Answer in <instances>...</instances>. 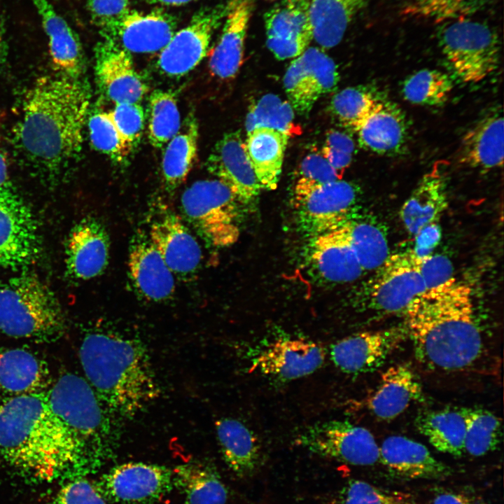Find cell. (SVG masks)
<instances>
[{
    "label": "cell",
    "mask_w": 504,
    "mask_h": 504,
    "mask_svg": "<svg viewBox=\"0 0 504 504\" xmlns=\"http://www.w3.org/2000/svg\"><path fill=\"white\" fill-rule=\"evenodd\" d=\"M416 360L432 371H488L489 342L469 285L453 279L426 290L404 312Z\"/></svg>",
    "instance_id": "6da1fadb"
},
{
    "label": "cell",
    "mask_w": 504,
    "mask_h": 504,
    "mask_svg": "<svg viewBox=\"0 0 504 504\" xmlns=\"http://www.w3.org/2000/svg\"><path fill=\"white\" fill-rule=\"evenodd\" d=\"M89 106V90L79 78H38L25 94L15 132L26 162L43 176H59L80 152Z\"/></svg>",
    "instance_id": "7a4b0ae2"
},
{
    "label": "cell",
    "mask_w": 504,
    "mask_h": 504,
    "mask_svg": "<svg viewBox=\"0 0 504 504\" xmlns=\"http://www.w3.org/2000/svg\"><path fill=\"white\" fill-rule=\"evenodd\" d=\"M0 456L40 482L97 463L53 412L43 392L9 397L0 404Z\"/></svg>",
    "instance_id": "3957f363"
},
{
    "label": "cell",
    "mask_w": 504,
    "mask_h": 504,
    "mask_svg": "<svg viewBox=\"0 0 504 504\" xmlns=\"http://www.w3.org/2000/svg\"><path fill=\"white\" fill-rule=\"evenodd\" d=\"M79 358L86 380L115 418L133 417L159 396L149 356L139 340L90 332L81 342Z\"/></svg>",
    "instance_id": "277c9868"
},
{
    "label": "cell",
    "mask_w": 504,
    "mask_h": 504,
    "mask_svg": "<svg viewBox=\"0 0 504 504\" xmlns=\"http://www.w3.org/2000/svg\"><path fill=\"white\" fill-rule=\"evenodd\" d=\"M66 328L62 307L37 276L21 274L0 282V331L39 342L59 339Z\"/></svg>",
    "instance_id": "5b68a950"
},
{
    "label": "cell",
    "mask_w": 504,
    "mask_h": 504,
    "mask_svg": "<svg viewBox=\"0 0 504 504\" xmlns=\"http://www.w3.org/2000/svg\"><path fill=\"white\" fill-rule=\"evenodd\" d=\"M53 412L67 426L97 463L111 451L118 437L115 416L83 377L67 372L48 392Z\"/></svg>",
    "instance_id": "8992f818"
},
{
    "label": "cell",
    "mask_w": 504,
    "mask_h": 504,
    "mask_svg": "<svg viewBox=\"0 0 504 504\" xmlns=\"http://www.w3.org/2000/svg\"><path fill=\"white\" fill-rule=\"evenodd\" d=\"M437 37L445 58L464 82H480L498 66L499 36L486 23L465 18L446 22Z\"/></svg>",
    "instance_id": "52a82bcc"
},
{
    "label": "cell",
    "mask_w": 504,
    "mask_h": 504,
    "mask_svg": "<svg viewBox=\"0 0 504 504\" xmlns=\"http://www.w3.org/2000/svg\"><path fill=\"white\" fill-rule=\"evenodd\" d=\"M181 204L190 223L213 246H227L237 240L242 204L222 181L194 182L183 192Z\"/></svg>",
    "instance_id": "ba28073f"
},
{
    "label": "cell",
    "mask_w": 504,
    "mask_h": 504,
    "mask_svg": "<svg viewBox=\"0 0 504 504\" xmlns=\"http://www.w3.org/2000/svg\"><path fill=\"white\" fill-rule=\"evenodd\" d=\"M426 290L412 250L390 254L365 286L363 307L381 315L404 312Z\"/></svg>",
    "instance_id": "9c48e42d"
},
{
    "label": "cell",
    "mask_w": 504,
    "mask_h": 504,
    "mask_svg": "<svg viewBox=\"0 0 504 504\" xmlns=\"http://www.w3.org/2000/svg\"><path fill=\"white\" fill-rule=\"evenodd\" d=\"M295 441L312 453L351 465H370L379 460V447L370 431L346 420L309 426Z\"/></svg>",
    "instance_id": "30bf717a"
},
{
    "label": "cell",
    "mask_w": 504,
    "mask_h": 504,
    "mask_svg": "<svg viewBox=\"0 0 504 504\" xmlns=\"http://www.w3.org/2000/svg\"><path fill=\"white\" fill-rule=\"evenodd\" d=\"M293 195L298 226L311 238L339 229L352 216L357 190L340 179L293 190Z\"/></svg>",
    "instance_id": "8fae6325"
},
{
    "label": "cell",
    "mask_w": 504,
    "mask_h": 504,
    "mask_svg": "<svg viewBox=\"0 0 504 504\" xmlns=\"http://www.w3.org/2000/svg\"><path fill=\"white\" fill-rule=\"evenodd\" d=\"M40 251L38 226L31 209L12 186L0 188V266L26 267Z\"/></svg>",
    "instance_id": "7c38bea8"
},
{
    "label": "cell",
    "mask_w": 504,
    "mask_h": 504,
    "mask_svg": "<svg viewBox=\"0 0 504 504\" xmlns=\"http://www.w3.org/2000/svg\"><path fill=\"white\" fill-rule=\"evenodd\" d=\"M226 12L227 3L195 13L160 51L157 61L160 70L168 76L180 77L194 69L206 57L212 35Z\"/></svg>",
    "instance_id": "4fadbf2b"
},
{
    "label": "cell",
    "mask_w": 504,
    "mask_h": 504,
    "mask_svg": "<svg viewBox=\"0 0 504 504\" xmlns=\"http://www.w3.org/2000/svg\"><path fill=\"white\" fill-rule=\"evenodd\" d=\"M95 24L104 38L130 53L160 52L177 31L176 18L161 9L146 13L127 9Z\"/></svg>",
    "instance_id": "5bb4252c"
},
{
    "label": "cell",
    "mask_w": 504,
    "mask_h": 504,
    "mask_svg": "<svg viewBox=\"0 0 504 504\" xmlns=\"http://www.w3.org/2000/svg\"><path fill=\"white\" fill-rule=\"evenodd\" d=\"M94 482L106 500L118 504L152 503L174 485L170 470L141 462L117 465Z\"/></svg>",
    "instance_id": "9a60e30c"
},
{
    "label": "cell",
    "mask_w": 504,
    "mask_h": 504,
    "mask_svg": "<svg viewBox=\"0 0 504 504\" xmlns=\"http://www.w3.org/2000/svg\"><path fill=\"white\" fill-rule=\"evenodd\" d=\"M339 79L335 62L321 49L309 47L290 62L284 85L294 111L307 115L322 95L336 88Z\"/></svg>",
    "instance_id": "2e32d148"
},
{
    "label": "cell",
    "mask_w": 504,
    "mask_h": 504,
    "mask_svg": "<svg viewBox=\"0 0 504 504\" xmlns=\"http://www.w3.org/2000/svg\"><path fill=\"white\" fill-rule=\"evenodd\" d=\"M407 336L405 327L357 332L332 344L330 358L343 372L353 374L371 372L384 363Z\"/></svg>",
    "instance_id": "e0dca14e"
},
{
    "label": "cell",
    "mask_w": 504,
    "mask_h": 504,
    "mask_svg": "<svg viewBox=\"0 0 504 504\" xmlns=\"http://www.w3.org/2000/svg\"><path fill=\"white\" fill-rule=\"evenodd\" d=\"M264 21L267 46L278 59L297 57L314 39L307 0H281L265 13Z\"/></svg>",
    "instance_id": "ac0fdd59"
},
{
    "label": "cell",
    "mask_w": 504,
    "mask_h": 504,
    "mask_svg": "<svg viewBox=\"0 0 504 504\" xmlns=\"http://www.w3.org/2000/svg\"><path fill=\"white\" fill-rule=\"evenodd\" d=\"M208 171L225 184L242 205H249L262 190L239 132L225 134L206 160Z\"/></svg>",
    "instance_id": "d6986e66"
},
{
    "label": "cell",
    "mask_w": 504,
    "mask_h": 504,
    "mask_svg": "<svg viewBox=\"0 0 504 504\" xmlns=\"http://www.w3.org/2000/svg\"><path fill=\"white\" fill-rule=\"evenodd\" d=\"M324 349L302 338H283L271 342L252 360V370L280 380L289 381L309 375L321 368Z\"/></svg>",
    "instance_id": "ffe728a7"
},
{
    "label": "cell",
    "mask_w": 504,
    "mask_h": 504,
    "mask_svg": "<svg viewBox=\"0 0 504 504\" xmlns=\"http://www.w3.org/2000/svg\"><path fill=\"white\" fill-rule=\"evenodd\" d=\"M95 73L100 88L115 104L139 103L148 92L130 52L110 40L104 38L96 46Z\"/></svg>",
    "instance_id": "44dd1931"
},
{
    "label": "cell",
    "mask_w": 504,
    "mask_h": 504,
    "mask_svg": "<svg viewBox=\"0 0 504 504\" xmlns=\"http://www.w3.org/2000/svg\"><path fill=\"white\" fill-rule=\"evenodd\" d=\"M160 213L150 225V239L173 274L195 273L202 258L198 241L177 214L169 209Z\"/></svg>",
    "instance_id": "7402d4cb"
},
{
    "label": "cell",
    "mask_w": 504,
    "mask_h": 504,
    "mask_svg": "<svg viewBox=\"0 0 504 504\" xmlns=\"http://www.w3.org/2000/svg\"><path fill=\"white\" fill-rule=\"evenodd\" d=\"M129 276L136 293L151 302L169 299L175 290L173 272L147 233L137 232L129 248Z\"/></svg>",
    "instance_id": "603a6c76"
},
{
    "label": "cell",
    "mask_w": 504,
    "mask_h": 504,
    "mask_svg": "<svg viewBox=\"0 0 504 504\" xmlns=\"http://www.w3.org/2000/svg\"><path fill=\"white\" fill-rule=\"evenodd\" d=\"M109 237L104 225L92 217L80 220L71 230L66 246L67 273L79 280L91 279L106 268Z\"/></svg>",
    "instance_id": "cb8c5ba5"
},
{
    "label": "cell",
    "mask_w": 504,
    "mask_h": 504,
    "mask_svg": "<svg viewBox=\"0 0 504 504\" xmlns=\"http://www.w3.org/2000/svg\"><path fill=\"white\" fill-rule=\"evenodd\" d=\"M255 0L227 2L225 23L218 42L209 58V66L215 76L227 79L238 72L243 60L244 42Z\"/></svg>",
    "instance_id": "d4e9b609"
},
{
    "label": "cell",
    "mask_w": 504,
    "mask_h": 504,
    "mask_svg": "<svg viewBox=\"0 0 504 504\" xmlns=\"http://www.w3.org/2000/svg\"><path fill=\"white\" fill-rule=\"evenodd\" d=\"M307 257L312 269L328 282L353 281L364 272L342 227L311 237Z\"/></svg>",
    "instance_id": "484cf974"
},
{
    "label": "cell",
    "mask_w": 504,
    "mask_h": 504,
    "mask_svg": "<svg viewBox=\"0 0 504 504\" xmlns=\"http://www.w3.org/2000/svg\"><path fill=\"white\" fill-rule=\"evenodd\" d=\"M392 473L407 479H444L450 467L436 459L424 444L401 435L386 438L379 447V460Z\"/></svg>",
    "instance_id": "4316f807"
},
{
    "label": "cell",
    "mask_w": 504,
    "mask_h": 504,
    "mask_svg": "<svg viewBox=\"0 0 504 504\" xmlns=\"http://www.w3.org/2000/svg\"><path fill=\"white\" fill-rule=\"evenodd\" d=\"M423 398L421 385L407 364H396L383 372L376 391L367 400V407L378 419L391 420L412 402Z\"/></svg>",
    "instance_id": "83f0119b"
},
{
    "label": "cell",
    "mask_w": 504,
    "mask_h": 504,
    "mask_svg": "<svg viewBox=\"0 0 504 504\" xmlns=\"http://www.w3.org/2000/svg\"><path fill=\"white\" fill-rule=\"evenodd\" d=\"M48 38L51 61L59 75L79 78L83 68L80 40L48 0H31Z\"/></svg>",
    "instance_id": "f1b7e54d"
},
{
    "label": "cell",
    "mask_w": 504,
    "mask_h": 504,
    "mask_svg": "<svg viewBox=\"0 0 504 504\" xmlns=\"http://www.w3.org/2000/svg\"><path fill=\"white\" fill-rule=\"evenodd\" d=\"M356 132L360 144L365 149L391 155L403 149L408 127L402 110L394 103L383 100Z\"/></svg>",
    "instance_id": "f546056e"
},
{
    "label": "cell",
    "mask_w": 504,
    "mask_h": 504,
    "mask_svg": "<svg viewBox=\"0 0 504 504\" xmlns=\"http://www.w3.org/2000/svg\"><path fill=\"white\" fill-rule=\"evenodd\" d=\"M503 118L496 112L477 122L463 136L458 151L460 163L489 170L503 164Z\"/></svg>",
    "instance_id": "4dcf8cb0"
},
{
    "label": "cell",
    "mask_w": 504,
    "mask_h": 504,
    "mask_svg": "<svg viewBox=\"0 0 504 504\" xmlns=\"http://www.w3.org/2000/svg\"><path fill=\"white\" fill-rule=\"evenodd\" d=\"M46 364L22 348L0 349V393L10 397L44 392L48 385Z\"/></svg>",
    "instance_id": "1f68e13d"
},
{
    "label": "cell",
    "mask_w": 504,
    "mask_h": 504,
    "mask_svg": "<svg viewBox=\"0 0 504 504\" xmlns=\"http://www.w3.org/2000/svg\"><path fill=\"white\" fill-rule=\"evenodd\" d=\"M447 206L446 186L438 164L426 174L405 202L400 216L413 236L426 225L437 222Z\"/></svg>",
    "instance_id": "d6a6232c"
},
{
    "label": "cell",
    "mask_w": 504,
    "mask_h": 504,
    "mask_svg": "<svg viewBox=\"0 0 504 504\" xmlns=\"http://www.w3.org/2000/svg\"><path fill=\"white\" fill-rule=\"evenodd\" d=\"M289 138L268 127H258L247 133L245 148L261 189L276 188Z\"/></svg>",
    "instance_id": "836d02e7"
},
{
    "label": "cell",
    "mask_w": 504,
    "mask_h": 504,
    "mask_svg": "<svg viewBox=\"0 0 504 504\" xmlns=\"http://www.w3.org/2000/svg\"><path fill=\"white\" fill-rule=\"evenodd\" d=\"M372 0H307L314 40L323 48L340 43L354 18Z\"/></svg>",
    "instance_id": "e575fe53"
},
{
    "label": "cell",
    "mask_w": 504,
    "mask_h": 504,
    "mask_svg": "<svg viewBox=\"0 0 504 504\" xmlns=\"http://www.w3.org/2000/svg\"><path fill=\"white\" fill-rule=\"evenodd\" d=\"M220 450L228 467L239 477L251 475L260 460V447L254 433L241 421L223 418L216 423Z\"/></svg>",
    "instance_id": "d590c367"
},
{
    "label": "cell",
    "mask_w": 504,
    "mask_h": 504,
    "mask_svg": "<svg viewBox=\"0 0 504 504\" xmlns=\"http://www.w3.org/2000/svg\"><path fill=\"white\" fill-rule=\"evenodd\" d=\"M415 425L438 451L454 456H461L465 452L463 407L421 412L416 417Z\"/></svg>",
    "instance_id": "8d00e7d4"
},
{
    "label": "cell",
    "mask_w": 504,
    "mask_h": 504,
    "mask_svg": "<svg viewBox=\"0 0 504 504\" xmlns=\"http://www.w3.org/2000/svg\"><path fill=\"white\" fill-rule=\"evenodd\" d=\"M198 138V122L194 115L189 114L164 150L162 174L168 189L178 187L192 169L197 158Z\"/></svg>",
    "instance_id": "74e56055"
},
{
    "label": "cell",
    "mask_w": 504,
    "mask_h": 504,
    "mask_svg": "<svg viewBox=\"0 0 504 504\" xmlns=\"http://www.w3.org/2000/svg\"><path fill=\"white\" fill-rule=\"evenodd\" d=\"M173 483L183 493L188 504H225L227 492L212 468L200 463L177 466Z\"/></svg>",
    "instance_id": "f35d334b"
},
{
    "label": "cell",
    "mask_w": 504,
    "mask_h": 504,
    "mask_svg": "<svg viewBox=\"0 0 504 504\" xmlns=\"http://www.w3.org/2000/svg\"><path fill=\"white\" fill-rule=\"evenodd\" d=\"M341 227L364 272L377 270L389 256L386 233L375 222L351 216Z\"/></svg>",
    "instance_id": "ab89813d"
},
{
    "label": "cell",
    "mask_w": 504,
    "mask_h": 504,
    "mask_svg": "<svg viewBox=\"0 0 504 504\" xmlns=\"http://www.w3.org/2000/svg\"><path fill=\"white\" fill-rule=\"evenodd\" d=\"M148 101V136L150 144L160 148L181 128L177 99L172 91L157 90L152 92Z\"/></svg>",
    "instance_id": "60d3db41"
},
{
    "label": "cell",
    "mask_w": 504,
    "mask_h": 504,
    "mask_svg": "<svg viewBox=\"0 0 504 504\" xmlns=\"http://www.w3.org/2000/svg\"><path fill=\"white\" fill-rule=\"evenodd\" d=\"M465 418L464 451L481 456L498 448L502 440L501 421L481 407H463Z\"/></svg>",
    "instance_id": "b9f144b4"
},
{
    "label": "cell",
    "mask_w": 504,
    "mask_h": 504,
    "mask_svg": "<svg viewBox=\"0 0 504 504\" xmlns=\"http://www.w3.org/2000/svg\"><path fill=\"white\" fill-rule=\"evenodd\" d=\"M245 127L247 133L258 127L276 130L289 137L301 133V128L295 122L290 104L273 94L261 97L250 106Z\"/></svg>",
    "instance_id": "7bdbcfd3"
},
{
    "label": "cell",
    "mask_w": 504,
    "mask_h": 504,
    "mask_svg": "<svg viewBox=\"0 0 504 504\" xmlns=\"http://www.w3.org/2000/svg\"><path fill=\"white\" fill-rule=\"evenodd\" d=\"M382 101L365 87H349L332 98L330 111L342 126L356 132Z\"/></svg>",
    "instance_id": "ee69618b"
},
{
    "label": "cell",
    "mask_w": 504,
    "mask_h": 504,
    "mask_svg": "<svg viewBox=\"0 0 504 504\" xmlns=\"http://www.w3.org/2000/svg\"><path fill=\"white\" fill-rule=\"evenodd\" d=\"M452 83L444 73L435 69H422L408 77L402 88L408 102L424 106H439L448 99Z\"/></svg>",
    "instance_id": "f6af8a7d"
},
{
    "label": "cell",
    "mask_w": 504,
    "mask_h": 504,
    "mask_svg": "<svg viewBox=\"0 0 504 504\" xmlns=\"http://www.w3.org/2000/svg\"><path fill=\"white\" fill-rule=\"evenodd\" d=\"M90 139L93 147L112 160L124 162L132 148L123 139L110 113H94L88 120Z\"/></svg>",
    "instance_id": "bcb514c9"
},
{
    "label": "cell",
    "mask_w": 504,
    "mask_h": 504,
    "mask_svg": "<svg viewBox=\"0 0 504 504\" xmlns=\"http://www.w3.org/2000/svg\"><path fill=\"white\" fill-rule=\"evenodd\" d=\"M479 0H409L403 13L435 22L465 18L476 12Z\"/></svg>",
    "instance_id": "7dc6e473"
},
{
    "label": "cell",
    "mask_w": 504,
    "mask_h": 504,
    "mask_svg": "<svg viewBox=\"0 0 504 504\" xmlns=\"http://www.w3.org/2000/svg\"><path fill=\"white\" fill-rule=\"evenodd\" d=\"M342 504H414L409 493L379 488L365 481L350 480L341 492Z\"/></svg>",
    "instance_id": "c3c4849f"
},
{
    "label": "cell",
    "mask_w": 504,
    "mask_h": 504,
    "mask_svg": "<svg viewBox=\"0 0 504 504\" xmlns=\"http://www.w3.org/2000/svg\"><path fill=\"white\" fill-rule=\"evenodd\" d=\"M340 179L342 178L321 152H312L300 164L293 190H304Z\"/></svg>",
    "instance_id": "681fc988"
},
{
    "label": "cell",
    "mask_w": 504,
    "mask_h": 504,
    "mask_svg": "<svg viewBox=\"0 0 504 504\" xmlns=\"http://www.w3.org/2000/svg\"><path fill=\"white\" fill-rule=\"evenodd\" d=\"M123 139L133 148L141 136L144 125V109L139 103L115 104L109 112Z\"/></svg>",
    "instance_id": "f907efd6"
},
{
    "label": "cell",
    "mask_w": 504,
    "mask_h": 504,
    "mask_svg": "<svg viewBox=\"0 0 504 504\" xmlns=\"http://www.w3.org/2000/svg\"><path fill=\"white\" fill-rule=\"evenodd\" d=\"M354 150L355 144L350 136L331 130L327 133L321 153L342 178L343 172L351 162Z\"/></svg>",
    "instance_id": "816d5d0a"
},
{
    "label": "cell",
    "mask_w": 504,
    "mask_h": 504,
    "mask_svg": "<svg viewBox=\"0 0 504 504\" xmlns=\"http://www.w3.org/2000/svg\"><path fill=\"white\" fill-rule=\"evenodd\" d=\"M51 504L107 503L94 482L85 478H76L62 486Z\"/></svg>",
    "instance_id": "f5cc1de1"
},
{
    "label": "cell",
    "mask_w": 504,
    "mask_h": 504,
    "mask_svg": "<svg viewBox=\"0 0 504 504\" xmlns=\"http://www.w3.org/2000/svg\"><path fill=\"white\" fill-rule=\"evenodd\" d=\"M419 268L426 290L436 288L454 277V267L449 259L439 254L418 258Z\"/></svg>",
    "instance_id": "db71d44e"
},
{
    "label": "cell",
    "mask_w": 504,
    "mask_h": 504,
    "mask_svg": "<svg viewBox=\"0 0 504 504\" xmlns=\"http://www.w3.org/2000/svg\"><path fill=\"white\" fill-rule=\"evenodd\" d=\"M414 237V246L412 251L416 258H422L433 254L442 237L441 228L434 222L421 228Z\"/></svg>",
    "instance_id": "11a10c76"
},
{
    "label": "cell",
    "mask_w": 504,
    "mask_h": 504,
    "mask_svg": "<svg viewBox=\"0 0 504 504\" xmlns=\"http://www.w3.org/2000/svg\"><path fill=\"white\" fill-rule=\"evenodd\" d=\"M130 0H90L88 8L94 23L114 18L129 9Z\"/></svg>",
    "instance_id": "9f6ffc18"
},
{
    "label": "cell",
    "mask_w": 504,
    "mask_h": 504,
    "mask_svg": "<svg viewBox=\"0 0 504 504\" xmlns=\"http://www.w3.org/2000/svg\"><path fill=\"white\" fill-rule=\"evenodd\" d=\"M433 504H477L476 500L465 493L442 491L435 496Z\"/></svg>",
    "instance_id": "6f0895ef"
},
{
    "label": "cell",
    "mask_w": 504,
    "mask_h": 504,
    "mask_svg": "<svg viewBox=\"0 0 504 504\" xmlns=\"http://www.w3.org/2000/svg\"><path fill=\"white\" fill-rule=\"evenodd\" d=\"M6 158L0 151V188L10 187Z\"/></svg>",
    "instance_id": "680465c9"
},
{
    "label": "cell",
    "mask_w": 504,
    "mask_h": 504,
    "mask_svg": "<svg viewBox=\"0 0 504 504\" xmlns=\"http://www.w3.org/2000/svg\"><path fill=\"white\" fill-rule=\"evenodd\" d=\"M148 4H159L164 6H181L186 4L195 0H145Z\"/></svg>",
    "instance_id": "91938a15"
},
{
    "label": "cell",
    "mask_w": 504,
    "mask_h": 504,
    "mask_svg": "<svg viewBox=\"0 0 504 504\" xmlns=\"http://www.w3.org/2000/svg\"><path fill=\"white\" fill-rule=\"evenodd\" d=\"M5 50L4 34L2 23L0 20V59L3 56Z\"/></svg>",
    "instance_id": "94428289"
}]
</instances>
